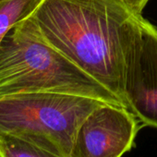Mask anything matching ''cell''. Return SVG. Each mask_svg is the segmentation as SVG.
Wrapping results in <instances>:
<instances>
[{
  "label": "cell",
  "mask_w": 157,
  "mask_h": 157,
  "mask_svg": "<svg viewBox=\"0 0 157 157\" xmlns=\"http://www.w3.org/2000/svg\"><path fill=\"white\" fill-rule=\"evenodd\" d=\"M40 92L82 95L125 107L115 94L51 45L31 15L15 24L0 43V97Z\"/></svg>",
  "instance_id": "7a4b0ae2"
},
{
  "label": "cell",
  "mask_w": 157,
  "mask_h": 157,
  "mask_svg": "<svg viewBox=\"0 0 157 157\" xmlns=\"http://www.w3.org/2000/svg\"><path fill=\"white\" fill-rule=\"evenodd\" d=\"M42 0H0V43L18 22L30 17Z\"/></svg>",
  "instance_id": "8992f818"
},
{
  "label": "cell",
  "mask_w": 157,
  "mask_h": 157,
  "mask_svg": "<svg viewBox=\"0 0 157 157\" xmlns=\"http://www.w3.org/2000/svg\"><path fill=\"white\" fill-rule=\"evenodd\" d=\"M99 99L61 93H25L0 97V132L70 157L78 129Z\"/></svg>",
  "instance_id": "3957f363"
},
{
  "label": "cell",
  "mask_w": 157,
  "mask_h": 157,
  "mask_svg": "<svg viewBox=\"0 0 157 157\" xmlns=\"http://www.w3.org/2000/svg\"><path fill=\"white\" fill-rule=\"evenodd\" d=\"M0 157H62L21 138L0 132Z\"/></svg>",
  "instance_id": "52a82bcc"
},
{
  "label": "cell",
  "mask_w": 157,
  "mask_h": 157,
  "mask_svg": "<svg viewBox=\"0 0 157 157\" xmlns=\"http://www.w3.org/2000/svg\"><path fill=\"white\" fill-rule=\"evenodd\" d=\"M123 100L142 126L157 128V29L133 14L120 35Z\"/></svg>",
  "instance_id": "277c9868"
},
{
  "label": "cell",
  "mask_w": 157,
  "mask_h": 157,
  "mask_svg": "<svg viewBox=\"0 0 157 157\" xmlns=\"http://www.w3.org/2000/svg\"><path fill=\"white\" fill-rule=\"evenodd\" d=\"M133 14L124 0H42L32 15L51 45L127 108L120 35Z\"/></svg>",
  "instance_id": "6da1fadb"
},
{
  "label": "cell",
  "mask_w": 157,
  "mask_h": 157,
  "mask_svg": "<svg viewBox=\"0 0 157 157\" xmlns=\"http://www.w3.org/2000/svg\"><path fill=\"white\" fill-rule=\"evenodd\" d=\"M140 123L126 107L105 104L78 128L70 157H122L135 146Z\"/></svg>",
  "instance_id": "5b68a950"
},
{
  "label": "cell",
  "mask_w": 157,
  "mask_h": 157,
  "mask_svg": "<svg viewBox=\"0 0 157 157\" xmlns=\"http://www.w3.org/2000/svg\"><path fill=\"white\" fill-rule=\"evenodd\" d=\"M125 3L136 14H141L149 0H124Z\"/></svg>",
  "instance_id": "ba28073f"
}]
</instances>
